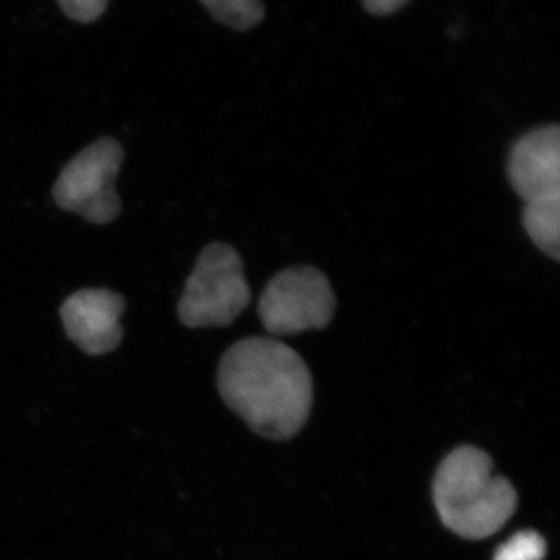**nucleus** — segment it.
<instances>
[{
	"label": "nucleus",
	"instance_id": "obj_1",
	"mask_svg": "<svg viewBox=\"0 0 560 560\" xmlns=\"http://www.w3.org/2000/svg\"><path fill=\"white\" fill-rule=\"evenodd\" d=\"M217 385L224 404L268 440H290L311 415V371L300 353L275 338L232 345L221 357Z\"/></svg>",
	"mask_w": 560,
	"mask_h": 560
},
{
	"label": "nucleus",
	"instance_id": "obj_2",
	"mask_svg": "<svg viewBox=\"0 0 560 560\" xmlns=\"http://www.w3.org/2000/svg\"><path fill=\"white\" fill-rule=\"evenodd\" d=\"M488 453L470 445L442 460L433 499L442 523L464 539L480 540L503 528L517 508L510 481L492 474Z\"/></svg>",
	"mask_w": 560,
	"mask_h": 560
},
{
	"label": "nucleus",
	"instance_id": "obj_3",
	"mask_svg": "<svg viewBox=\"0 0 560 560\" xmlns=\"http://www.w3.org/2000/svg\"><path fill=\"white\" fill-rule=\"evenodd\" d=\"M250 290L241 254L226 243H210L201 250L178 304L187 329L226 327L248 307Z\"/></svg>",
	"mask_w": 560,
	"mask_h": 560
},
{
	"label": "nucleus",
	"instance_id": "obj_4",
	"mask_svg": "<svg viewBox=\"0 0 560 560\" xmlns=\"http://www.w3.org/2000/svg\"><path fill=\"white\" fill-rule=\"evenodd\" d=\"M124 156L120 143L110 138L95 140L80 151L62 168L51 190L58 208L94 224H108L116 220L121 210L116 179Z\"/></svg>",
	"mask_w": 560,
	"mask_h": 560
},
{
	"label": "nucleus",
	"instance_id": "obj_5",
	"mask_svg": "<svg viewBox=\"0 0 560 560\" xmlns=\"http://www.w3.org/2000/svg\"><path fill=\"white\" fill-rule=\"evenodd\" d=\"M337 300L327 276L318 268L291 267L278 272L259 300V318L272 337L326 329Z\"/></svg>",
	"mask_w": 560,
	"mask_h": 560
},
{
	"label": "nucleus",
	"instance_id": "obj_6",
	"mask_svg": "<svg viewBox=\"0 0 560 560\" xmlns=\"http://www.w3.org/2000/svg\"><path fill=\"white\" fill-rule=\"evenodd\" d=\"M127 302L106 289H88L73 293L61 307V319L70 340L84 353L105 355L119 348L124 329L120 318Z\"/></svg>",
	"mask_w": 560,
	"mask_h": 560
},
{
	"label": "nucleus",
	"instance_id": "obj_7",
	"mask_svg": "<svg viewBox=\"0 0 560 560\" xmlns=\"http://www.w3.org/2000/svg\"><path fill=\"white\" fill-rule=\"evenodd\" d=\"M508 179L525 202L560 194L558 125H544L515 140L508 160Z\"/></svg>",
	"mask_w": 560,
	"mask_h": 560
},
{
	"label": "nucleus",
	"instance_id": "obj_8",
	"mask_svg": "<svg viewBox=\"0 0 560 560\" xmlns=\"http://www.w3.org/2000/svg\"><path fill=\"white\" fill-rule=\"evenodd\" d=\"M522 223L541 253L560 260V194L525 202Z\"/></svg>",
	"mask_w": 560,
	"mask_h": 560
},
{
	"label": "nucleus",
	"instance_id": "obj_9",
	"mask_svg": "<svg viewBox=\"0 0 560 560\" xmlns=\"http://www.w3.org/2000/svg\"><path fill=\"white\" fill-rule=\"evenodd\" d=\"M217 21L235 31H249L265 18L261 0H200Z\"/></svg>",
	"mask_w": 560,
	"mask_h": 560
},
{
	"label": "nucleus",
	"instance_id": "obj_10",
	"mask_svg": "<svg viewBox=\"0 0 560 560\" xmlns=\"http://www.w3.org/2000/svg\"><path fill=\"white\" fill-rule=\"evenodd\" d=\"M547 552L544 537L536 530H521L501 545L493 560H541Z\"/></svg>",
	"mask_w": 560,
	"mask_h": 560
},
{
	"label": "nucleus",
	"instance_id": "obj_11",
	"mask_svg": "<svg viewBox=\"0 0 560 560\" xmlns=\"http://www.w3.org/2000/svg\"><path fill=\"white\" fill-rule=\"evenodd\" d=\"M62 11L77 22H94L105 13L108 0H58Z\"/></svg>",
	"mask_w": 560,
	"mask_h": 560
},
{
	"label": "nucleus",
	"instance_id": "obj_12",
	"mask_svg": "<svg viewBox=\"0 0 560 560\" xmlns=\"http://www.w3.org/2000/svg\"><path fill=\"white\" fill-rule=\"evenodd\" d=\"M408 0H363L364 9L375 16H386L396 13Z\"/></svg>",
	"mask_w": 560,
	"mask_h": 560
}]
</instances>
